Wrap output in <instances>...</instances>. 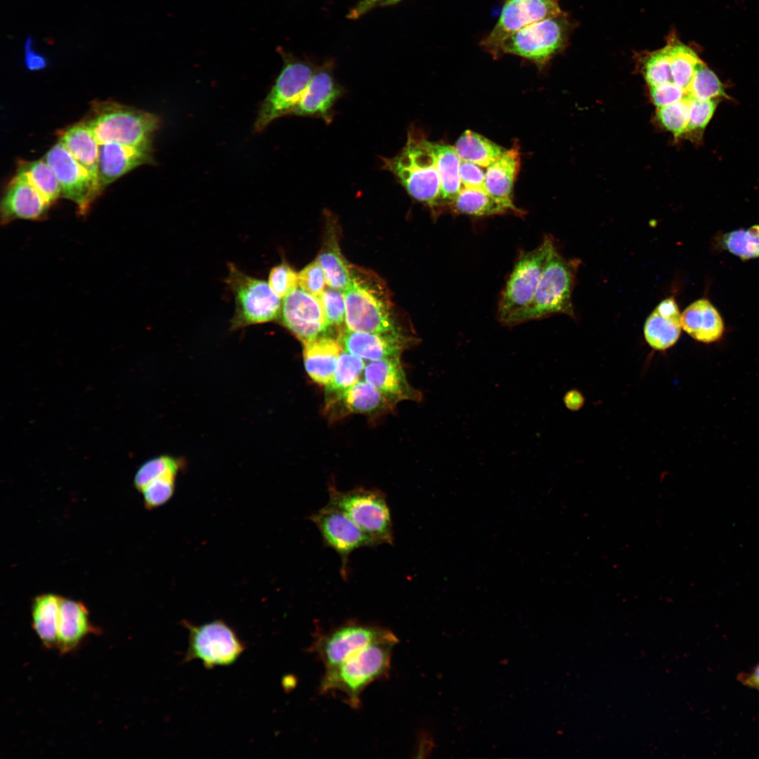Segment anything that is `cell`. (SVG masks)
<instances>
[{"instance_id": "1", "label": "cell", "mask_w": 759, "mask_h": 759, "mask_svg": "<svg viewBox=\"0 0 759 759\" xmlns=\"http://www.w3.org/2000/svg\"><path fill=\"white\" fill-rule=\"evenodd\" d=\"M349 266L351 281L344 292L346 328L361 332H397L385 282L372 271Z\"/></svg>"}, {"instance_id": "2", "label": "cell", "mask_w": 759, "mask_h": 759, "mask_svg": "<svg viewBox=\"0 0 759 759\" xmlns=\"http://www.w3.org/2000/svg\"><path fill=\"white\" fill-rule=\"evenodd\" d=\"M398 641L391 632L361 649L340 664L326 669L320 682V692H341L353 708H358L360 696L365 688L388 674L392 650Z\"/></svg>"}, {"instance_id": "3", "label": "cell", "mask_w": 759, "mask_h": 759, "mask_svg": "<svg viewBox=\"0 0 759 759\" xmlns=\"http://www.w3.org/2000/svg\"><path fill=\"white\" fill-rule=\"evenodd\" d=\"M382 160L384 168L412 197L433 209L440 207L441 183L432 142L411 129L402 150L393 157Z\"/></svg>"}, {"instance_id": "4", "label": "cell", "mask_w": 759, "mask_h": 759, "mask_svg": "<svg viewBox=\"0 0 759 759\" xmlns=\"http://www.w3.org/2000/svg\"><path fill=\"white\" fill-rule=\"evenodd\" d=\"M83 122L99 145H152V136L160 124L153 113L108 100L93 102Z\"/></svg>"}, {"instance_id": "5", "label": "cell", "mask_w": 759, "mask_h": 759, "mask_svg": "<svg viewBox=\"0 0 759 759\" xmlns=\"http://www.w3.org/2000/svg\"><path fill=\"white\" fill-rule=\"evenodd\" d=\"M578 264L576 259L563 257L555 247L548 257L531 304L514 316L508 326L554 314L573 316L571 295Z\"/></svg>"}, {"instance_id": "6", "label": "cell", "mask_w": 759, "mask_h": 759, "mask_svg": "<svg viewBox=\"0 0 759 759\" xmlns=\"http://www.w3.org/2000/svg\"><path fill=\"white\" fill-rule=\"evenodd\" d=\"M328 493L329 502L342 510L377 545H393L391 512L382 491L358 487L342 491L330 484Z\"/></svg>"}, {"instance_id": "7", "label": "cell", "mask_w": 759, "mask_h": 759, "mask_svg": "<svg viewBox=\"0 0 759 759\" xmlns=\"http://www.w3.org/2000/svg\"><path fill=\"white\" fill-rule=\"evenodd\" d=\"M228 266L226 282L233 292L235 306L231 330L277 319L282 303L268 283L243 273L233 264Z\"/></svg>"}, {"instance_id": "8", "label": "cell", "mask_w": 759, "mask_h": 759, "mask_svg": "<svg viewBox=\"0 0 759 759\" xmlns=\"http://www.w3.org/2000/svg\"><path fill=\"white\" fill-rule=\"evenodd\" d=\"M555 247L552 237L546 236L535 249L521 252L502 291L498 317L504 325L531 304L548 257Z\"/></svg>"}, {"instance_id": "9", "label": "cell", "mask_w": 759, "mask_h": 759, "mask_svg": "<svg viewBox=\"0 0 759 759\" xmlns=\"http://www.w3.org/2000/svg\"><path fill=\"white\" fill-rule=\"evenodd\" d=\"M188 631V645L183 662L202 661L207 669L235 663L245 650V644L226 621L216 619L202 625L184 620Z\"/></svg>"}, {"instance_id": "10", "label": "cell", "mask_w": 759, "mask_h": 759, "mask_svg": "<svg viewBox=\"0 0 759 759\" xmlns=\"http://www.w3.org/2000/svg\"><path fill=\"white\" fill-rule=\"evenodd\" d=\"M283 68L259 109L254 129L261 131L273 120L293 113L316 67L309 61L281 51Z\"/></svg>"}, {"instance_id": "11", "label": "cell", "mask_w": 759, "mask_h": 759, "mask_svg": "<svg viewBox=\"0 0 759 759\" xmlns=\"http://www.w3.org/2000/svg\"><path fill=\"white\" fill-rule=\"evenodd\" d=\"M568 32L569 22L563 13L538 21L505 39L500 56L512 54L543 67L564 47Z\"/></svg>"}, {"instance_id": "12", "label": "cell", "mask_w": 759, "mask_h": 759, "mask_svg": "<svg viewBox=\"0 0 759 759\" xmlns=\"http://www.w3.org/2000/svg\"><path fill=\"white\" fill-rule=\"evenodd\" d=\"M562 13L558 0H503L498 21L479 46L496 58L505 39L530 25Z\"/></svg>"}, {"instance_id": "13", "label": "cell", "mask_w": 759, "mask_h": 759, "mask_svg": "<svg viewBox=\"0 0 759 759\" xmlns=\"http://www.w3.org/2000/svg\"><path fill=\"white\" fill-rule=\"evenodd\" d=\"M43 159L53 171L61 195L74 202L80 214H85L103 190L99 181L59 141Z\"/></svg>"}, {"instance_id": "14", "label": "cell", "mask_w": 759, "mask_h": 759, "mask_svg": "<svg viewBox=\"0 0 759 759\" xmlns=\"http://www.w3.org/2000/svg\"><path fill=\"white\" fill-rule=\"evenodd\" d=\"M392 632L380 626L348 621L317 636L312 645L325 670L333 668L368 644Z\"/></svg>"}, {"instance_id": "15", "label": "cell", "mask_w": 759, "mask_h": 759, "mask_svg": "<svg viewBox=\"0 0 759 759\" xmlns=\"http://www.w3.org/2000/svg\"><path fill=\"white\" fill-rule=\"evenodd\" d=\"M320 532L325 546L335 551L341 559V574L346 580L350 554L363 547H373L377 544L361 531L339 508L328 503L309 516Z\"/></svg>"}, {"instance_id": "16", "label": "cell", "mask_w": 759, "mask_h": 759, "mask_svg": "<svg viewBox=\"0 0 759 759\" xmlns=\"http://www.w3.org/2000/svg\"><path fill=\"white\" fill-rule=\"evenodd\" d=\"M278 318L302 342L325 335L329 327L319 298L298 287L283 298Z\"/></svg>"}, {"instance_id": "17", "label": "cell", "mask_w": 759, "mask_h": 759, "mask_svg": "<svg viewBox=\"0 0 759 759\" xmlns=\"http://www.w3.org/2000/svg\"><path fill=\"white\" fill-rule=\"evenodd\" d=\"M396 403L364 379L326 396L325 411L331 420L350 414L373 416L391 410Z\"/></svg>"}, {"instance_id": "18", "label": "cell", "mask_w": 759, "mask_h": 759, "mask_svg": "<svg viewBox=\"0 0 759 759\" xmlns=\"http://www.w3.org/2000/svg\"><path fill=\"white\" fill-rule=\"evenodd\" d=\"M338 340L344 351L369 361L400 358L410 340L401 332H361L343 330Z\"/></svg>"}, {"instance_id": "19", "label": "cell", "mask_w": 759, "mask_h": 759, "mask_svg": "<svg viewBox=\"0 0 759 759\" xmlns=\"http://www.w3.org/2000/svg\"><path fill=\"white\" fill-rule=\"evenodd\" d=\"M51 205L33 186L16 174L7 185L1 199V224H7L16 219H44Z\"/></svg>"}, {"instance_id": "20", "label": "cell", "mask_w": 759, "mask_h": 759, "mask_svg": "<svg viewBox=\"0 0 759 759\" xmlns=\"http://www.w3.org/2000/svg\"><path fill=\"white\" fill-rule=\"evenodd\" d=\"M332 63L316 67L293 114L317 117L327 123L332 118V108L342 89L332 72Z\"/></svg>"}, {"instance_id": "21", "label": "cell", "mask_w": 759, "mask_h": 759, "mask_svg": "<svg viewBox=\"0 0 759 759\" xmlns=\"http://www.w3.org/2000/svg\"><path fill=\"white\" fill-rule=\"evenodd\" d=\"M153 162L152 145H99L98 176L103 189L137 167Z\"/></svg>"}, {"instance_id": "22", "label": "cell", "mask_w": 759, "mask_h": 759, "mask_svg": "<svg viewBox=\"0 0 759 759\" xmlns=\"http://www.w3.org/2000/svg\"><path fill=\"white\" fill-rule=\"evenodd\" d=\"M363 375L366 382L396 403L422 398L421 392L409 384L400 358L369 361Z\"/></svg>"}, {"instance_id": "23", "label": "cell", "mask_w": 759, "mask_h": 759, "mask_svg": "<svg viewBox=\"0 0 759 759\" xmlns=\"http://www.w3.org/2000/svg\"><path fill=\"white\" fill-rule=\"evenodd\" d=\"M519 166V148L515 145L506 150L498 160L488 167L485 174L486 190L505 206L510 212L517 216L524 214V212L517 207L512 200L514 183Z\"/></svg>"}, {"instance_id": "24", "label": "cell", "mask_w": 759, "mask_h": 759, "mask_svg": "<svg viewBox=\"0 0 759 759\" xmlns=\"http://www.w3.org/2000/svg\"><path fill=\"white\" fill-rule=\"evenodd\" d=\"M681 313L673 297L661 301L647 318L644 335L654 349L664 351L673 346L681 334Z\"/></svg>"}, {"instance_id": "25", "label": "cell", "mask_w": 759, "mask_h": 759, "mask_svg": "<svg viewBox=\"0 0 759 759\" xmlns=\"http://www.w3.org/2000/svg\"><path fill=\"white\" fill-rule=\"evenodd\" d=\"M96 630L90 622L89 611L83 603L61 598L57 642V648L61 654L73 651Z\"/></svg>"}, {"instance_id": "26", "label": "cell", "mask_w": 759, "mask_h": 759, "mask_svg": "<svg viewBox=\"0 0 759 759\" xmlns=\"http://www.w3.org/2000/svg\"><path fill=\"white\" fill-rule=\"evenodd\" d=\"M303 344L306 372L313 382L325 387L332 378L343 351L339 340L323 335Z\"/></svg>"}, {"instance_id": "27", "label": "cell", "mask_w": 759, "mask_h": 759, "mask_svg": "<svg viewBox=\"0 0 759 759\" xmlns=\"http://www.w3.org/2000/svg\"><path fill=\"white\" fill-rule=\"evenodd\" d=\"M681 324L690 337L703 343L719 340L725 330L721 316L706 299L689 304L681 313Z\"/></svg>"}, {"instance_id": "28", "label": "cell", "mask_w": 759, "mask_h": 759, "mask_svg": "<svg viewBox=\"0 0 759 759\" xmlns=\"http://www.w3.org/2000/svg\"><path fill=\"white\" fill-rule=\"evenodd\" d=\"M58 135L59 142L100 183L99 143L87 125L82 121L60 130Z\"/></svg>"}, {"instance_id": "29", "label": "cell", "mask_w": 759, "mask_h": 759, "mask_svg": "<svg viewBox=\"0 0 759 759\" xmlns=\"http://www.w3.org/2000/svg\"><path fill=\"white\" fill-rule=\"evenodd\" d=\"M61 598L53 594H45L37 597L32 604V628L46 648L57 647Z\"/></svg>"}, {"instance_id": "30", "label": "cell", "mask_w": 759, "mask_h": 759, "mask_svg": "<svg viewBox=\"0 0 759 759\" xmlns=\"http://www.w3.org/2000/svg\"><path fill=\"white\" fill-rule=\"evenodd\" d=\"M441 183L440 207L449 205L462 189L460 159L454 147L432 143Z\"/></svg>"}, {"instance_id": "31", "label": "cell", "mask_w": 759, "mask_h": 759, "mask_svg": "<svg viewBox=\"0 0 759 759\" xmlns=\"http://www.w3.org/2000/svg\"><path fill=\"white\" fill-rule=\"evenodd\" d=\"M455 152L460 160L488 167L506 151L487 138L470 130L464 131L457 140Z\"/></svg>"}, {"instance_id": "32", "label": "cell", "mask_w": 759, "mask_h": 759, "mask_svg": "<svg viewBox=\"0 0 759 759\" xmlns=\"http://www.w3.org/2000/svg\"><path fill=\"white\" fill-rule=\"evenodd\" d=\"M455 213L473 216H486L510 212L500 202L485 189L462 187L448 205Z\"/></svg>"}, {"instance_id": "33", "label": "cell", "mask_w": 759, "mask_h": 759, "mask_svg": "<svg viewBox=\"0 0 759 759\" xmlns=\"http://www.w3.org/2000/svg\"><path fill=\"white\" fill-rule=\"evenodd\" d=\"M316 261L324 271L327 284L344 292L351 281L350 264L344 259L337 242L330 240L325 243Z\"/></svg>"}, {"instance_id": "34", "label": "cell", "mask_w": 759, "mask_h": 759, "mask_svg": "<svg viewBox=\"0 0 759 759\" xmlns=\"http://www.w3.org/2000/svg\"><path fill=\"white\" fill-rule=\"evenodd\" d=\"M16 174L33 186L51 204L61 195L58 180L44 159L19 163Z\"/></svg>"}, {"instance_id": "35", "label": "cell", "mask_w": 759, "mask_h": 759, "mask_svg": "<svg viewBox=\"0 0 759 759\" xmlns=\"http://www.w3.org/2000/svg\"><path fill=\"white\" fill-rule=\"evenodd\" d=\"M668 44L671 70V79L669 82H673L687 93L694 74L701 60L697 54L686 45L675 41Z\"/></svg>"}, {"instance_id": "36", "label": "cell", "mask_w": 759, "mask_h": 759, "mask_svg": "<svg viewBox=\"0 0 759 759\" xmlns=\"http://www.w3.org/2000/svg\"><path fill=\"white\" fill-rule=\"evenodd\" d=\"M365 363L361 358L342 351L330 382L325 386L326 396L341 392L359 380Z\"/></svg>"}, {"instance_id": "37", "label": "cell", "mask_w": 759, "mask_h": 759, "mask_svg": "<svg viewBox=\"0 0 759 759\" xmlns=\"http://www.w3.org/2000/svg\"><path fill=\"white\" fill-rule=\"evenodd\" d=\"M722 247L743 260L759 258V225L725 233Z\"/></svg>"}, {"instance_id": "38", "label": "cell", "mask_w": 759, "mask_h": 759, "mask_svg": "<svg viewBox=\"0 0 759 759\" xmlns=\"http://www.w3.org/2000/svg\"><path fill=\"white\" fill-rule=\"evenodd\" d=\"M184 466L183 460L169 455H161L143 462L136 471L134 485L141 491L153 480L167 474L178 475Z\"/></svg>"}, {"instance_id": "39", "label": "cell", "mask_w": 759, "mask_h": 759, "mask_svg": "<svg viewBox=\"0 0 759 759\" xmlns=\"http://www.w3.org/2000/svg\"><path fill=\"white\" fill-rule=\"evenodd\" d=\"M689 98L711 100L717 97H727L716 74L701 61L693 76L687 90Z\"/></svg>"}, {"instance_id": "40", "label": "cell", "mask_w": 759, "mask_h": 759, "mask_svg": "<svg viewBox=\"0 0 759 759\" xmlns=\"http://www.w3.org/2000/svg\"><path fill=\"white\" fill-rule=\"evenodd\" d=\"M643 74L649 88L669 82L671 79L669 44L651 53L647 58L643 67Z\"/></svg>"}, {"instance_id": "41", "label": "cell", "mask_w": 759, "mask_h": 759, "mask_svg": "<svg viewBox=\"0 0 759 759\" xmlns=\"http://www.w3.org/2000/svg\"><path fill=\"white\" fill-rule=\"evenodd\" d=\"M692 98L682 100L657 108L656 116L663 126L678 138L687 134L689 122V103Z\"/></svg>"}, {"instance_id": "42", "label": "cell", "mask_w": 759, "mask_h": 759, "mask_svg": "<svg viewBox=\"0 0 759 759\" xmlns=\"http://www.w3.org/2000/svg\"><path fill=\"white\" fill-rule=\"evenodd\" d=\"M176 477V474H167L145 485L140 491L145 506L148 509H153L169 500L175 491Z\"/></svg>"}, {"instance_id": "43", "label": "cell", "mask_w": 759, "mask_h": 759, "mask_svg": "<svg viewBox=\"0 0 759 759\" xmlns=\"http://www.w3.org/2000/svg\"><path fill=\"white\" fill-rule=\"evenodd\" d=\"M268 281L271 289L280 298H285L299 285L298 273L286 263L273 267Z\"/></svg>"}, {"instance_id": "44", "label": "cell", "mask_w": 759, "mask_h": 759, "mask_svg": "<svg viewBox=\"0 0 759 759\" xmlns=\"http://www.w3.org/2000/svg\"><path fill=\"white\" fill-rule=\"evenodd\" d=\"M319 299L329 326L342 325L346 318L344 292L330 287L325 290Z\"/></svg>"}, {"instance_id": "45", "label": "cell", "mask_w": 759, "mask_h": 759, "mask_svg": "<svg viewBox=\"0 0 759 759\" xmlns=\"http://www.w3.org/2000/svg\"><path fill=\"white\" fill-rule=\"evenodd\" d=\"M717 105L718 100L715 99H690L687 134H692L703 130L712 118Z\"/></svg>"}, {"instance_id": "46", "label": "cell", "mask_w": 759, "mask_h": 759, "mask_svg": "<svg viewBox=\"0 0 759 759\" xmlns=\"http://www.w3.org/2000/svg\"><path fill=\"white\" fill-rule=\"evenodd\" d=\"M298 277L300 288L318 298L325 290V275L316 261L304 268L298 273Z\"/></svg>"}, {"instance_id": "47", "label": "cell", "mask_w": 759, "mask_h": 759, "mask_svg": "<svg viewBox=\"0 0 759 759\" xmlns=\"http://www.w3.org/2000/svg\"><path fill=\"white\" fill-rule=\"evenodd\" d=\"M653 103L656 108L668 106L688 98L687 92L673 82L649 88Z\"/></svg>"}, {"instance_id": "48", "label": "cell", "mask_w": 759, "mask_h": 759, "mask_svg": "<svg viewBox=\"0 0 759 759\" xmlns=\"http://www.w3.org/2000/svg\"><path fill=\"white\" fill-rule=\"evenodd\" d=\"M485 174L480 166L460 161V177L463 187L485 189Z\"/></svg>"}, {"instance_id": "49", "label": "cell", "mask_w": 759, "mask_h": 759, "mask_svg": "<svg viewBox=\"0 0 759 759\" xmlns=\"http://www.w3.org/2000/svg\"><path fill=\"white\" fill-rule=\"evenodd\" d=\"M33 40L28 37L24 44L25 65L30 71H38L45 69L48 65V60L43 55L37 53L32 47Z\"/></svg>"}, {"instance_id": "50", "label": "cell", "mask_w": 759, "mask_h": 759, "mask_svg": "<svg viewBox=\"0 0 759 759\" xmlns=\"http://www.w3.org/2000/svg\"><path fill=\"white\" fill-rule=\"evenodd\" d=\"M401 1V0H359V1L349 10L346 17L349 19L356 20L378 6H391Z\"/></svg>"}, {"instance_id": "51", "label": "cell", "mask_w": 759, "mask_h": 759, "mask_svg": "<svg viewBox=\"0 0 759 759\" xmlns=\"http://www.w3.org/2000/svg\"><path fill=\"white\" fill-rule=\"evenodd\" d=\"M738 680L744 685L759 692V663L751 670L740 674Z\"/></svg>"}, {"instance_id": "52", "label": "cell", "mask_w": 759, "mask_h": 759, "mask_svg": "<svg viewBox=\"0 0 759 759\" xmlns=\"http://www.w3.org/2000/svg\"><path fill=\"white\" fill-rule=\"evenodd\" d=\"M566 406L571 410L580 409L584 403L583 395L576 390H571L566 393L564 397Z\"/></svg>"}]
</instances>
